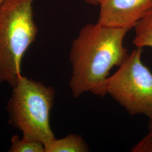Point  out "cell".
I'll return each mask as SVG.
<instances>
[{
  "label": "cell",
  "mask_w": 152,
  "mask_h": 152,
  "mask_svg": "<svg viewBox=\"0 0 152 152\" xmlns=\"http://www.w3.org/2000/svg\"><path fill=\"white\" fill-rule=\"evenodd\" d=\"M6 0H0V7L3 5V4L5 2Z\"/></svg>",
  "instance_id": "cell-12"
},
{
  "label": "cell",
  "mask_w": 152,
  "mask_h": 152,
  "mask_svg": "<svg viewBox=\"0 0 152 152\" xmlns=\"http://www.w3.org/2000/svg\"><path fill=\"white\" fill-rule=\"evenodd\" d=\"M12 88L7 107L10 124L23 137L45 146L55 137L50 121L54 89L22 75Z\"/></svg>",
  "instance_id": "cell-3"
},
{
  "label": "cell",
  "mask_w": 152,
  "mask_h": 152,
  "mask_svg": "<svg viewBox=\"0 0 152 152\" xmlns=\"http://www.w3.org/2000/svg\"><path fill=\"white\" fill-rule=\"evenodd\" d=\"M152 129V117L149 119V130Z\"/></svg>",
  "instance_id": "cell-11"
},
{
  "label": "cell",
  "mask_w": 152,
  "mask_h": 152,
  "mask_svg": "<svg viewBox=\"0 0 152 152\" xmlns=\"http://www.w3.org/2000/svg\"><path fill=\"white\" fill-rule=\"evenodd\" d=\"M34 0H6L0 7V84L11 87L22 75L23 56L35 41Z\"/></svg>",
  "instance_id": "cell-2"
},
{
  "label": "cell",
  "mask_w": 152,
  "mask_h": 152,
  "mask_svg": "<svg viewBox=\"0 0 152 152\" xmlns=\"http://www.w3.org/2000/svg\"><path fill=\"white\" fill-rule=\"evenodd\" d=\"M132 152H152V129L131 149Z\"/></svg>",
  "instance_id": "cell-9"
},
{
  "label": "cell",
  "mask_w": 152,
  "mask_h": 152,
  "mask_svg": "<svg viewBox=\"0 0 152 152\" xmlns=\"http://www.w3.org/2000/svg\"><path fill=\"white\" fill-rule=\"evenodd\" d=\"M10 152H45L44 144L38 141L30 140L23 137L20 139L18 135L11 137Z\"/></svg>",
  "instance_id": "cell-8"
},
{
  "label": "cell",
  "mask_w": 152,
  "mask_h": 152,
  "mask_svg": "<svg viewBox=\"0 0 152 152\" xmlns=\"http://www.w3.org/2000/svg\"><path fill=\"white\" fill-rule=\"evenodd\" d=\"M45 152H87L89 148L80 135L70 134L63 138L53 140L45 145Z\"/></svg>",
  "instance_id": "cell-6"
},
{
  "label": "cell",
  "mask_w": 152,
  "mask_h": 152,
  "mask_svg": "<svg viewBox=\"0 0 152 152\" xmlns=\"http://www.w3.org/2000/svg\"><path fill=\"white\" fill-rule=\"evenodd\" d=\"M134 28L135 37L133 44L136 48H152V11L141 19Z\"/></svg>",
  "instance_id": "cell-7"
},
{
  "label": "cell",
  "mask_w": 152,
  "mask_h": 152,
  "mask_svg": "<svg viewBox=\"0 0 152 152\" xmlns=\"http://www.w3.org/2000/svg\"><path fill=\"white\" fill-rule=\"evenodd\" d=\"M130 29L98 23L82 28L72 43L69 54L72 74L69 85L73 97L87 92L102 97L107 95L110 72L129 55L124 41Z\"/></svg>",
  "instance_id": "cell-1"
},
{
  "label": "cell",
  "mask_w": 152,
  "mask_h": 152,
  "mask_svg": "<svg viewBox=\"0 0 152 152\" xmlns=\"http://www.w3.org/2000/svg\"><path fill=\"white\" fill-rule=\"evenodd\" d=\"M98 23L131 29L152 11V0H103Z\"/></svg>",
  "instance_id": "cell-5"
},
{
  "label": "cell",
  "mask_w": 152,
  "mask_h": 152,
  "mask_svg": "<svg viewBox=\"0 0 152 152\" xmlns=\"http://www.w3.org/2000/svg\"><path fill=\"white\" fill-rule=\"evenodd\" d=\"M136 48L106 82V92L131 115L152 117V73Z\"/></svg>",
  "instance_id": "cell-4"
},
{
  "label": "cell",
  "mask_w": 152,
  "mask_h": 152,
  "mask_svg": "<svg viewBox=\"0 0 152 152\" xmlns=\"http://www.w3.org/2000/svg\"><path fill=\"white\" fill-rule=\"evenodd\" d=\"M83 1H85L86 2H87L90 5H100V4L103 0H83Z\"/></svg>",
  "instance_id": "cell-10"
}]
</instances>
